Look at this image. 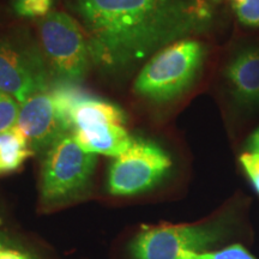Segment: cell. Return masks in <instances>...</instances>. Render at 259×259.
<instances>
[{
	"instance_id": "obj_1",
	"label": "cell",
	"mask_w": 259,
	"mask_h": 259,
	"mask_svg": "<svg viewBox=\"0 0 259 259\" xmlns=\"http://www.w3.org/2000/svg\"><path fill=\"white\" fill-rule=\"evenodd\" d=\"M92 63L118 72L202 30L208 0H74Z\"/></svg>"
},
{
	"instance_id": "obj_2",
	"label": "cell",
	"mask_w": 259,
	"mask_h": 259,
	"mask_svg": "<svg viewBox=\"0 0 259 259\" xmlns=\"http://www.w3.org/2000/svg\"><path fill=\"white\" fill-rule=\"evenodd\" d=\"M97 155L79 147L71 132L45 153L40 174V203L54 209L83 197L92 184Z\"/></svg>"
},
{
	"instance_id": "obj_3",
	"label": "cell",
	"mask_w": 259,
	"mask_h": 259,
	"mask_svg": "<svg viewBox=\"0 0 259 259\" xmlns=\"http://www.w3.org/2000/svg\"><path fill=\"white\" fill-rule=\"evenodd\" d=\"M205 58V47L194 38H183L155 53L135 80L137 95L154 102L177 99L196 79Z\"/></svg>"
},
{
	"instance_id": "obj_4",
	"label": "cell",
	"mask_w": 259,
	"mask_h": 259,
	"mask_svg": "<svg viewBox=\"0 0 259 259\" xmlns=\"http://www.w3.org/2000/svg\"><path fill=\"white\" fill-rule=\"evenodd\" d=\"M228 219L186 225L143 226L132 241L134 259H181L183 252H208L210 247L225 238Z\"/></svg>"
},
{
	"instance_id": "obj_5",
	"label": "cell",
	"mask_w": 259,
	"mask_h": 259,
	"mask_svg": "<svg viewBox=\"0 0 259 259\" xmlns=\"http://www.w3.org/2000/svg\"><path fill=\"white\" fill-rule=\"evenodd\" d=\"M38 34L45 57L59 82L76 84L88 72L92 57L84 29L61 11L41 18Z\"/></svg>"
},
{
	"instance_id": "obj_6",
	"label": "cell",
	"mask_w": 259,
	"mask_h": 259,
	"mask_svg": "<svg viewBox=\"0 0 259 259\" xmlns=\"http://www.w3.org/2000/svg\"><path fill=\"white\" fill-rule=\"evenodd\" d=\"M171 164L170 156L157 143L135 137L131 147L111 164L107 189L118 197L143 193L167 176Z\"/></svg>"
},
{
	"instance_id": "obj_7",
	"label": "cell",
	"mask_w": 259,
	"mask_h": 259,
	"mask_svg": "<svg viewBox=\"0 0 259 259\" xmlns=\"http://www.w3.org/2000/svg\"><path fill=\"white\" fill-rule=\"evenodd\" d=\"M47 90L50 83L42 61L0 38V92L22 105L35 94Z\"/></svg>"
},
{
	"instance_id": "obj_8",
	"label": "cell",
	"mask_w": 259,
	"mask_h": 259,
	"mask_svg": "<svg viewBox=\"0 0 259 259\" xmlns=\"http://www.w3.org/2000/svg\"><path fill=\"white\" fill-rule=\"evenodd\" d=\"M17 127L34 154L46 153L58 139L71 132L50 90L35 94L19 105Z\"/></svg>"
},
{
	"instance_id": "obj_9",
	"label": "cell",
	"mask_w": 259,
	"mask_h": 259,
	"mask_svg": "<svg viewBox=\"0 0 259 259\" xmlns=\"http://www.w3.org/2000/svg\"><path fill=\"white\" fill-rule=\"evenodd\" d=\"M225 77L238 105L259 106V47L247 46L236 52L227 64Z\"/></svg>"
},
{
	"instance_id": "obj_10",
	"label": "cell",
	"mask_w": 259,
	"mask_h": 259,
	"mask_svg": "<svg viewBox=\"0 0 259 259\" xmlns=\"http://www.w3.org/2000/svg\"><path fill=\"white\" fill-rule=\"evenodd\" d=\"M72 136L79 147L88 153L118 157L131 147L134 138L125 125L103 122L73 130Z\"/></svg>"
},
{
	"instance_id": "obj_11",
	"label": "cell",
	"mask_w": 259,
	"mask_h": 259,
	"mask_svg": "<svg viewBox=\"0 0 259 259\" xmlns=\"http://www.w3.org/2000/svg\"><path fill=\"white\" fill-rule=\"evenodd\" d=\"M34 153L17 126L0 134V176L17 170Z\"/></svg>"
},
{
	"instance_id": "obj_12",
	"label": "cell",
	"mask_w": 259,
	"mask_h": 259,
	"mask_svg": "<svg viewBox=\"0 0 259 259\" xmlns=\"http://www.w3.org/2000/svg\"><path fill=\"white\" fill-rule=\"evenodd\" d=\"M56 0H12L15 14L23 18H44L50 15Z\"/></svg>"
},
{
	"instance_id": "obj_13",
	"label": "cell",
	"mask_w": 259,
	"mask_h": 259,
	"mask_svg": "<svg viewBox=\"0 0 259 259\" xmlns=\"http://www.w3.org/2000/svg\"><path fill=\"white\" fill-rule=\"evenodd\" d=\"M181 259H257L251 254L244 246L235 244L220 251H208L202 253L196 252H183L180 254Z\"/></svg>"
},
{
	"instance_id": "obj_14",
	"label": "cell",
	"mask_w": 259,
	"mask_h": 259,
	"mask_svg": "<svg viewBox=\"0 0 259 259\" xmlns=\"http://www.w3.org/2000/svg\"><path fill=\"white\" fill-rule=\"evenodd\" d=\"M231 4L242 25L259 28V0H231Z\"/></svg>"
},
{
	"instance_id": "obj_15",
	"label": "cell",
	"mask_w": 259,
	"mask_h": 259,
	"mask_svg": "<svg viewBox=\"0 0 259 259\" xmlns=\"http://www.w3.org/2000/svg\"><path fill=\"white\" fill-rule=\"evenodd\" d=\"M19 103L12 96L0 92V134L17 126Z\"/></svg>"
},
{
	"instance_id": "obj_16",
	"label": "cell",
	"mask_w": 259,
	"mask_h": 259,
	"mask_svg": "<svg viewBox=\"0 0 259 259\" xmlns=\"http://www.w3.org/2000/svg\"><path fill=\"white\" fill-rule=\"evenodd\" d=\"M239 162L255 192L259 194V154L245 151L239 157Z\"/></svg>"
},
{
	"instance_id": "obj_17",
	"label": "cell",
	"mask_w": 259,
	"mask_h": 259,
	"mask_svg": "<svg viewBox=\"0 0 259 259\" xmlns=\"http://www.w3.org/2000/svg\"><path fill=\"white\" fill-rule=\"evenodd\" d=\"M0 259H40L36 255L29 253L28 251L19 248L11 244L0 233Z\"/></svg>"
},
{
	"instance_id": "obj_18",
	"label": "cell",
	"mask_w": 259,
	"mask_h": 259,
	"mask_svg": "<svg viewBox=\"0 0 259 259\" xmlns=\"http://www.w3.org/2000/svg\"><path fill=\"white\" fill-rule=\"evenodd\" d=\"M246 151L248 153L259 154V127L255 128L252 134L248 136L246 141Z\"/></svg>"
},
{
	"instance_id": "obj_19",
	"label": "cell",
	"mask_w": 259,
	"mask_h": 259,
	"mask_svg": "<svg viewBox=\"0 0 259 259\" xmlns=\"http://www.w3.org/2000/svg\"><path fill=\"white\" fill-rule=\"evenodd\" d=\"M0 225H2V219H0Z\"/></svg>"
}]
</instances>
